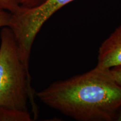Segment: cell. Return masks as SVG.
Listing matches in <instances>:
<instances>
[{
	"instance_id": "obj_1",
	"label": "cell",
	"mask_w": 121,
	"mask_h": 121,
	"mask_svg": "<svg viewBox=\"0 0 121 121\" xmlns=\"http://www.w3.org/2000/svg\"><path fill=\"white\" fill-rule=\"evenodd\" d=\"M36 96L48 107L78 121H113L121 107V86L109 69L96 67L56 81Z\"/></svg>"
},
{
	"instance_id": "obj_2",
	"label": "cell",
	"mask_w": 121,
	"mask_h": 121,
	"mask_svg": "<svg viewBox=\"0 0 121 121\" xmlns=\"http://www.w3.org/2000/svg\"><path fill=\"white\" fill-rule=\"evenodd\" d=\"M0 38V105L28 111V100L34 105L29 71L21 60L9 27L1 28Z\"/></svg>"
},
{
	"instance_id": "obj_3",
	"label": "cell",
	"mask_w": 121,
	"mask_h": 121,
	"mask_svg": "<svg viewBox=\"0 0 121 121\" xmlns=\"http://www.w3.org/2000/svg\"><path fill=\"white\" fill-rule=\"evenodd\" d=\"M75 0H44L33 7L19 8L11 13L9 28L14 36L21 60L29 70L31 49L38 33L54 13Z\"/></svg>"
},
{
	"instance_id": "obj_4",
	"label": "cell",
	"mask_w": 121,
	"mask_h": 121,
	"mask_svg": "<svg viewBox=\"0 0 121 121\" xmlns=\"http://www.w3.org/2000/svg\"><path fill=\"white\" fill-rule=\"evenodd\" d=\"M121 65V24L100 46L96 67L104 69H109Z\"/></svg>"
},
{
	"instance_id": "obj_5",
	"label": "cell",
	"mask_w": 121,
	"mask_h": 121,
	"mask_svg": "<svg viewBox=\"0 0 121 121\" xmlns=\"http://www.w3.org/2000/svg\"><path fill=\"white\" fill-rule=\"evenodd\" d=\"M28 111H22L0 105V121H31Z\"/></svg>"
},
{
	"instance_id": "obj_6",
	"label": "cell",
	"mask_w": 121,
	"mask_h": 121,
	"mask_svg": "<svg viewBox=\"0 0 121 121\" xmlns=\"http://www.w3.org/2000/svg\"><path fill=\"white\" fill-rule=\"evenodd\" d=\"M19 7L20 5L16 0H0V10L13 13L16 11Z\"/></svg>"
},
{
	"instance_id": "obj_7",
	"label": "cell",
	"mask_w": 121,
	"mask_h": 121,
	"mask_svg": "<svg viewBox=\"0 0 121 121\" xmlns=\"http://www.w3.org/2000/svg\"><path fill=\"white\" fill-rule=\"evenodd\" d=\"M11 17V13L5 10H0V29L9 26Z\"/></svg>"
},
{
	"instance_id": "obj_8",
	"label": "cell",
	"mask_w": 121,
	"mask_h": 121,
	"mask_svg": "<svg viewBox=\"0 0 121 121\" xmlns=\"http://www.w3.org/2000/svg\"><path fill=\"white\" fill-rule=\"evenodd\" d=\"M112 78L119 85L121 86V65L109 69Z\"/></svg>"
},
{
	"instance_id": "obj_9",
	"label": "cell",
	"mask_w": 121,
	"mask_h": 121,
	"mask_svg": "<svg viewBox=\"0 0 121 121\" xmlns=\"http://www.w3.org/2000/svg\"><path fill=\"white\" fill-rule=\"evenodd\" d=\"M20 6L33 7L38 5L44 0H16Z\"/></svg>"
},
{
	"instance_id": "obj_10",
	"label": "cell",
	"mask_w": 121,
	"mask_h": 121,
	"mask_svg": "<svg viewBox=\"0 0 121 121\" xmlns=\"http://www.w3.org/2000/svg\"><path fill=\"white\" fill-rule=\"evenodd\" d=\"M114 121H121V107L119 108L118 111L117 112V114L116 116Z\"/></svg>"
}]
</instances>
